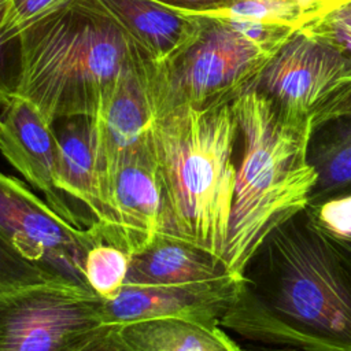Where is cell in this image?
Returning <instances> with one entry per match:
<instances>
[{
	"label": "cell",
	"mask_w": 351,
	"mask_h": 351,
	"mask_svg": "<svg viewBox=\"0 0 351 351\" xmlns=\"http://www.w3.org/2000/svg\"><path fill=\"white\" fill-rule=\"evenodd\" d=\"M107 328L95 292L51 281L0 292V351H81Z\"/></svg>",
	"instance_id": "7"
},
{
	"label": "cell",
	"mask_w": 351,
	"mask_h": 351,
	"mask_svg": "<svg viewBox=\"0 0 351 351\" xmlns=\"http://www.w3.org/2000/svg\"><path fill=\"white\" fill-rule=\"evenodd\" d=\"M192 15L199 18L196 33L167 58L144 63L154 117L232 103L274 56L225 19Z\"/></svg>",
	"instance_id": "5"
},
{
	"label": "cell",
	"mask_w": 351,
	"mask_h": 351,
	"mask_svg": "<svg viewBox=\"0 0 351 351\" xmlns=\"http://www.w3.org/2000/svg\"><path fill=\"white\" fill-rule=\"evenodd\" d=\"M40 282L48 278L0 233V292Z\"/></svg>",
	"instance_id": "22"
},
{
	"label": "cell",
	"mask_w": 351,
	"mask_h": 351,
	"mask_svg": "<svg viewBox=\"0 0 351 351\" xmlns=\"http://www.w3.org/2000/svg\"><path fill=\"white\" fill-rule=\"evenodd\" d=\"M151 141L163 200L160 234L223 259L240 141L232 103L155 115Z\"/></svg>",
	"instance_id": "3"
},
{
	"label": "cell",
	"mask_w": 351,
	"mask_h": 351,
	"mask_svg": "<svg viewBox=\"0 0 351 351\" xmlns=\"http://www.w3.org/2000/svg\"><path fill=\"white\" fill-rule=\"evenodd\" d=\"M348 0H229L225 5L197 15L215 18H251L303 27Z\"/></svg>",
	"instance_id": "18"
},
{
	"label": "cell",
	"mask_w": 351,
	"mask_h": 351,
	"mask_svg": "<svg viewBox=\"0 0 351 351\" xmlns=\"http://www.w3.org/2000/svg\"><path fill=\"white\" fill-rule=\"evenodd\" d=\"M0 152L63 219L77 228H95L80 204L56 185L58 143L51 123L21 96H12L0 112Z\"/></svg>",
	"instance_id": "9"
},
{
	"label": "cell",
	"mask_w": 351,
	"mask_h": 351,
	"mask_svg": "<svg viewBox=\"0 0 351 351\" xmlns=\"http://www.w3.org/2000/svg\"><path fill=\"white\" fill-rule=\"evenodd\" d=\"M241 278L174 285L125 284L111 299H103L107 326L152 318H188L218 322L236 298Z\"/></svg>",
	"instance_id": "11"
},
{
	"label": "cell",
	"mask_w": 351,
	"mask_h": 351,
	"mask_svg": "<svg viewBox=\"0 0 351 351\" xmlns=\"http://www.w3.org/2000/svg\"><path fill=\"white\" fill-rule=\"evenodd\" d=\"M304 26L333 41L351 58V0L337 5Z\"/></svg>",
	"instance_id": "24"
},
{
	"label": "cell",
	"mask_w": 351,
	"mask_h": 351,
	"mask_svg": "<svg viewBox=\"0 0 351 351\" xmlns=\"http://www.w3.org/2000/svg\"><path fill=\"white\" fill-rule=\"evenodd\" d=\"M106 337L118 351H245L218 322L174 317L111 325Z\"/></svg>",
	"instance_id": "15"
},
{
	"label": "cell",
	"mask_w": 351,
	"mask_h": 351,
	"mask_svg": "<svg viewBox=\"0 0 351 351\" xmlns=\"http://www.w3.org/2000/svg\"><path fill=\"white\" fill-rule=\"evenodd\" d=\"M313 223L351 261V191L311 202Z\"/></svg>",
	"instance_id": "20"
},
{
	"label": "cell",
	"mask_w": 351,
	"mask_h": 351,
	"mask_svg": "<svg viewBox=\"0 0 351 351\" xmlns=\"http://www.w3.org/2000/svg\"><path fill=\"white\" fill-rule=\"evenodd\" d=\"M225 19L229 25L237 29L240 33L247 36L261 48L276 53L287 41L288 38L298 30V27L265 22L259 19L251 18H221Z\"/></svg>",
	"instance_id": "23"
},
{
	"label": "cell",
	"mask_w": 351,
	"mask_h": 351,
	"mask_svg": "<svg viewBox=\"0 0 351 351\" xmlns=\"http://www.w3.org/2000/svg\"><path fill=\"white\" fill-rule=\"evenodd\" d=\"M245 351H299L292 348H271V347H259V346H250L244 347Z\"/></svg>",
	"instance_id": "28"
},
{
	"label": "cell",
	"mask_w": 351,
	"mask_h": 351,
	"mask_svg": "<svg viewBox=\"0 0 351 351\" xmlns=\"http://www.w3.org/2000/svg\"><path fill=\"white\" fill-rule=\"evenodd\" d=\"M111 200L129 255L147 247L160 233L163 200L151 129L119 162L114 174Z\"/></svg>",
	"instance_id": "13"
},
{
	"label": "cell",
	"mask_w": 351,
	"mask_h": 351,
	"mask_svg": "<svg viewBox=\"0 0 351 351\" xmlns=\"http://www.w3.org/2000/svg\"><path fill=\"white\" fill-rule=\"evenodd\" d=\"M73 0H4L0 34L5 43H14L18 36L53 11Z\"/></svg>",
	"instance_id": "21"
},
{
	"label": "cell",
	"mask_w": 351,
	"mask_h": 351,
	"mask_svg": "<svg viewBox=\"0 0 351 351\" xmlns=\"http://www.w3.org/2000/svg\"><path fill=\"white\" fill-rule=\"evenodd\" d=\"M250 86L285 121L314 130L351 114V58L329 38L303 26Z\"/></svg>",
	"instance_id": "6"
},
{
	"label": "cell",
	"mask_w": 351,
	"mask_h": 351,
	"mask_svg": "<svg viewBox=\"0 0 351 351\" xmlns=\"http://www.w3.org/2000/svg\"><path fill=\"white\" fill-rule=\"evenodd\" d=\"M241 152L223 261L241 277L263 239L307 208L317 184L308 162L313 130L285 121L273 104L248 86L232 101Z\"/></svg>",
	"instance_id": "4"
},
{
	"label": "cell",
	"mask_w": 351,
	"mask_h": 351,
	"mask_svg": "<svg viewBox=\"0 0 351 351\" xmlns=\"http://www.w3.org/2000/svg\"><path fill=\"white\" fill-rule=\"evenodd\" d=\"M129 254L115 245L99 243L85 259V278L90 289L103 299L114 298L126 282Z\"/></svg>",
	"instance_id": "19"
},
{
	"label": "cell",
	"mask_w": 351,
	"mask_h": 351,
	"mask_svg": "<svg viewBox=\"0 0 351 351\" xmlns=\"http://www.w3.org/2000/svg\"><path fill=\"white\" fill-rule=\"evenodd\" d=\"M307 158L317 173L310 203L351 191V114L315 128Z\"/></svg>",
	"instance_id": "17"
},
{
	"label": "cell",
	"mask_w": 351,
	"mask_h": 351,
	"mask_svg": "<svg viewBox=\"0 0 351 351\" xmlns=\"http://www.w3.org/2000/svg\"><path fill=\"white\" fill-rule=\"evenodd\" d=\"M4 0H0V25L3 21ZM19 80V47L18 40L5 43L0 34V106H4L14 95Z\"/></svg>",
	"instance_id": "25"
},
{
	"label": "cell",
	"mask_w": 351,
	"mask_h": 351,
	"mask_svg": "<svg viewBox=\"0 0 351 351\" xmlns=\"http://www.w3.org/2000/svg\"><path fill=\"white\" fill-rule=\"evenodd\" d=\"M0 233L52 282L93 292L85 259L104 243L95 228H77L12 176L0 171Z\"/></svg>",
	"instance_id": "8"
},
{
	"label": "cell",
	"mask_w": 351,
	"mask_h": 351,
	"mask_svg": "<svg viewBox=\"0 0 351 351\" xmlns=\"http://www.w3.org/2000/svg\"><path fill=\"white\" fill-rule=\"evenodd\" d=\"M133 41L155 62L182 47L197 30L199 18L156 0H99Z\"/></svg>",
	"instance_id": "16"
},
{
	"label": "cell",
	"mask_w": 351,
	"mask_h": 351,
	"mask_svg": "<svg viewBox=\"0 0 351 351\" xmlns=\"http://www.w3.org/2000/svg\"><path fill=\"white\" fill-rule=\"evenodd\" d=\"M51 128L58 143V188L85 208L104 243L125 251L121 223L103 191L96 117H60Z\"/></svg>",
	"instance_id": "10"
},
{
	"label": "cell",
	"mask_w": 351,
	"mask_h": 351,
	"mask_svg": "<svg viewBox=\"0 0 351 351\" xmlns=\"http://www.w3.org/2000/svg\"><path fill=\"white\" fill-rule=\"evenodd\" d=\"M147 59L121 74L96 115L100 177L106 199L115 215L111 200L115 170L119 162L147 137L154 119L144 70Z\"/></svg>",
	"instance_id": "12"
},
{
	"label": "cell",
	"mask_w": 351,
	"mask_h": 351,
	"mask_svg": "<svg viewBox=\"0 0 351 351\" xmlns=\"http://www.w3.org/2000/svg\"><path fill=\"white\" fill-rule=\"evenodd\" d=\"M106 330L99 337H96L93 341H90L86 347H84L81 351H118L108 343V340L106 337Z\"/></svg>",
	"instance_id": "27"
},
{
	"label": "cell",
	"mask_w": 351,
	"mask_h": 351,
	"mask_svg": "<svg viewBox=\"0 0 351 351\" xmlns=\"http://www.w3.org/2000/svg\"><path fill=\"white\" fill-rule=\"evenodd\" d=\"M18 47L14 96L33 103L49 123L96 117L121 74L149 58L99 0L70 1L23 30Z\"/></svg>",
	"instance_id": "2"
},
{
	"label": "cell",
	"mask_w": 351,
	"mask_h": 351,
	"mask_svg": "<svg viewBox=\"0 0 351 351\" xmlns=\"http://www.w3.org/2000/svg\"><path fill=\"white\" fill-rule=\"evenodd\" d=\"M184 14H206L225 5L229 0H156Z\"/></svg>",
	"instance_id": "26"
},
{
	"label": "cell",
	"mask_w": 351,
	"mask_h": 351,
	"mask_svg": "<svg viewBox=\"0 0 351 351\" xmlns=\"http://www.w3.org/2000/svg\"><path fill=\"white\" fill-rule=\"evenodd\" d=\"M229 277L237 276L222 258L188 240L159 233L147 247L129 255L125 284L174 285Z\"/></svg>",
	"instance_id": "14"
},
{
	"label": "cell",
	"mask_w": 351,
	"mask_h": 351,
	"mask_svg": "<svg viewBox=\"0 0 351 351\" xmlns=\"http://www.w3.org/2000/svg\"><path fill=\"white\" fill-rule=\"evenodd\" d=\"M219 325L250 346L351 351V261L303 210L258 245Z\"/></svg>",
	"instance_id": "1"
}]
</instances>
